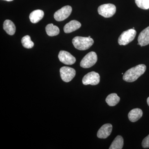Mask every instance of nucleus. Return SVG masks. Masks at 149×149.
<instances>
[{
  "label": "nucleus",
  "mask_w": 149,
  "mask_h": 149,
  "mask_svg": "<svg viewBox=\"0 0 149 149\" xmlns=\"http://www.w3.org/2000/svg\"><path fill=\"white\" fill-rule=\"evenodd\" d=\"M146 70L144 64H140L128 70L123 75V80L127 82H134L144 74Z\"/></svg>",
  "instance_id": "nucleus-1"
},
{
  "label": "nucleus",
  "mask_w": 149,
  "mask_h": 149,
  "mask_svg": "<svg viewBox=\"0 0 149 149\" xmlns=\"http://www.w3.org/2000/svg\"><path fill=\"white\" fill-rule=\"evenodd\" d=\"M94 42V40L91 37L79 36L74 37L72 40V44L74 47L81 51L86 50L89 49L93 45Z\"/></svg>",
  "instance_id": "nucleus-2"
},
{
  "label": "nucleus",
  "mask_w": 149,
  "mask_h": 149,
  "mask_svg": "<svg viewBox=\"0 0 149 149\" xmlns=\"http://www.w3.org/2000/svg\"><path fill=\"white\" fill-rule=\"evenodd\" d=\"M136 31L134 29H129L123 32L118 39L120 45H126L135 39Z\"/></svg>",
  "instance_id": "nucleus-3"
},
{
  "label": "nucleus",
  "mask_w": 149,
  "mask_h": 149,
  "mask_svg": "<svg viewBox=\"0 0 149 149\" xmlns=\"http://www.w3.org/2000/svg\"><path fill=\"white\" fill-rule=\"evenodd\" d=\"M116 12V6L113 4L108 3L100 6L98 8V12L100 15L106 18L111 17Z\"/></svg>",
  "instance_id": "nucleus-4"
},
{
  "label": "nucleus",
  "mask_w": 149,
  "mask_h": 149,
  "mask_svg": "<svg viewBox=\"0 0 149 149\" xmlns=\"http://www.w3.org/2000/svg\"><path fill=\"white\" fill-rule=\"evenodd\" d=\"M97 61V56L95 52H90L84 57L80 62V65L83 68H90L93 66Z\"/></svg>",
  "instance_id": "nucleus-5"
},
{
  "label": "nucleus",
  "mask_w": 149,
  "mask_h": 149,
  "mask_svg": "<svg viewBox=\"0 0 149 149\" xmlns=\"http://www.w3.org/2000/svg\"><path fill=\"white\" fill-rule=\"evenodd\" d=\"M60 72L62 80L66 83L71 81L76 74L75 70L72 68L67 66L61 68L60 70Z\"/></svg>",
  "instance_id": "nucleus-6"
},
{
  "label": "nucleus",
  "mask_w": 149,
  "mask_h": 149,
  "mask_svg": "<svg viewBox=\"0 0 149 149\" xmlns=\"http://www.w3.org/2000/svg\"><path fill=\"white\" fill-rule=\"evenodd\" d=\"M72 11V8L70 6H65L56 12L54 18L57 21H63L70 16Z\"/></svg>",
  "instance_id": "nucleus-7"
},
{
  "label": "nucleus",
  "mask_w": 149,
  "mask_h": 149,
  "mask_svg": "<svg viewBox=\"0 0 149 149\" xmlns=\"http://www.w3.org/2000/svg\"><path fill=\"white\" fill-rule=\"evenodd\" d=\"M100 74L94 71L89 72L83 77L82 82L83 85H98L100 82Z\"/></svg>",
  "instance_id": "nucleus-8"
},
{
  "label": "nucleus",
  "mask_w": 149,
  "mask_h": 149,
  "mask_svg": "<svg viewBox=\"0 0 149 149\" xmlns=\"http://www.w3.org/2000/svg\"><path fill=\"white\" fill-rule=\"evenodd\" d=\"M58 57L60 61L65 64L71 65L76 62L75 57L65 51H61L59 53Z\"/></svg>",
  "instance_id": "nucleus-9"
},
{
  "label": "nucleus",
  "mask_w": 149,
  "mask_h": 149,
  "mask_svg": "<svg viewBox=\"0 0 149 149\" xmlns=\"http://www.w3.org/2000/svg\"><path fill=\"white\" fill-rule=\"evenodd\" d=\"M112 125L110 123L104 124L99 129L97 133V136L99 139H105L111 134Z\"/></svg>",
  "instance_id": "nucleus-10"
},
{
  "label": "nucleus",
  "mask_w": 149,
  "mask_h": 149,
  "mask_svg": "<svg viewBox=\"0 0 149 149\" xmlns=\"http://www.w3.org/2000/svg\"><path fill=\"white\" fill-rule=\"evenodd\" d=\"M138 45L141 46H146L149 44V26L143 30L138 37Z\"/></svg>",
  "instance_id": "nucleus-11"
},
{
  "label": "nucleus",
  "mask_w": 149,
  "mask_h": 149,
  "mask_svg": "<svg viewBox=\"0 0 149 149\" xmlns=\"http://www.w3.org/2000/svg\"><path fill=\"white\" fill-rule=\"evenodd\" d=\"M81 26V23L79 22L72 20L65 25L63 30L65 33H71L79 29Z\"/></svg>",
  "instance_id": "nucleus-12"
},
{
  "label": "nucleus",
  "mask_w": 149,
  "mask_h": 149,
  "mask_svg": "<svg viewBox=\"0 0 149 149\" xmlns=\"http://www.w3.org/2000/svg\"><path fill=\"white\" fill-rule=\"evenodd\" d=\"M143 114V111L140 109H134L130 111L128 113V118L131 122H136L142 117Z\"/></svg>",
  "instance_id": "nucleus-13"
},
{
  "label": "nucleus",
  "mask_w": 149,
  "mask_h": 149,
  "mask_svg": "<svg viewBox=\"0 0 149 149\" xmlns=\"http://www.w3.org/2000/svg\"><path fill=\"white\" fill-rule=\"evenodd\" d=\"M44 16V12L43 10H37L33 11L30 13L29 18L32 23L35 24L41 20Z\"/></svg>",
  "instance_id": "nucleus-14"
},
{
  "label": "nucleus",
  "mask_w": 149,
  "mask_h": 149,
  "mask_svg": "<svg viewBox=\"0 0 149 149\" xmlns=\"http://www.w3.org/2000/svg\"><path fill=\"white\" fill-rule=\"evenodd\" d=\"M4 30L9 35H13L16 31V27L12 21L7 19L4 22L3 24Z\"/></svg>",
  "instance_id": "nucleus-15"
},
{
  "label": "nucleus",
  "mask_w": 149,
  "mask_h": 149,
  "mask_svg": "<svg viewBox=\"0 0 149 149\" xmlns=\"http://www.w3.org/2000/svg\"><path fill=\"white\" fill-rule=\"evenodd\" d=\"M120 100V98L117 94L112 93L107 97L106 102L109 106L113 107L116 105Z\"/></svg>",
  "instance_id": "nucleus-16"
},
{
  "label": "nucleus",
  "mask_w": 149,
  "mask_h": 149,
  "mask_svg": "<svg viewBox=\"0 0 149 149\" xmlns=\"http://www.w3.org/2000/svg\"><path fill=\"white\" fill-rule=\"evenodd\" d=\"M46 31L49 36L53 37L58 35L60 32L59 29L57 26L53 24H48L46 27Z\"/></svg>",
  "instance_id": "nucleus-17"
},
{
  "label": "nucleus",
  "mask_w": 149,
  "mask_h": 149,
  "mask_svg": "<svg viewBox=\"0 0 149 149\" xmlns=\"http://www.w3.org/2000/svg\"><path fill=\"white\" fill-rule=\"evenodd\" d=\"M123 146V139L122 136H118L110 146L109 149H121Z\"/></svg>",
  "instance_id": "nucleus-18"
},
{
  "label": "nucleus",
  "mask_w": 149,
  "mask_h": 149,
  "mask_svg": "<svg viewBox=\"0 0 149 149\" xmlns=\"http://www.w3.org/2000/svg\"><path fill=\"white\" fill-rule=\"evenodd\" d=\"M21 42L23 47L27 49H31L34 47V43L29 35L24 36L22 39Z\"/></svg>",
  "instance_id": "nucleus-19"
},
{
  "label": "nucleus",
  "mask_w": 149,
  "mask_h": 149,
  "mask_svg": "<svg viewBox=\"0 0 149 149\" xmlns=\"http://www.w3.org/2000/svg\"><path fill=\"white\" fill-rule=\"evenodd\" d=\"M135 2L139 8L144 10L149 9V0H135Z\"/></svg>",
  "instance_id": "nucleus-20"
},
{
  "label": "nucleus",
  "mask_w": 149,
  "mask_h": 149,
  "mask_svg": "<svg viewBox=\"0 0 149 149\" xmlns=\"http://www.w3.org/2000/svg\"><path fill=\"white\" fill-rule=\"evenodd\" d=\"M142 145L144 148H149V135L143 139Z\"/></svg>",
  "instance_id": "nucleus-21"
},
{
  "label": "nucleus",
  "mask_w": 149,
  "mask_h": 149,
  "mask_svg": "<svg viewBox=\"0 0 149 149\" xmlns=\"http://www.w3.org/2000/svg\"><path fill=\"white\" fill-rule=\"evenodd\" d=\"M147 103H148L149 106V97L148 98V99H147Z\"/></svg>",
  "instance_id": "nucleus-22"
},
{
  "label": "nucleus",
  "mask_w": 149,
  "mask_h": 149,
  "mask_svg": "<svg viewBox=\"0 0 149 149\" xmlns=\"http://www.w3.org/2000/svg\"><path fill=\"white\" fill-rule=\"evenodd\" d=\"M4 1H13V0H4Z\"/></svg>",
  "instance_id": "nucleus-23"
}]
</instances>
